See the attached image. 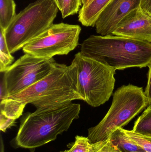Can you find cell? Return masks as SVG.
<instances>
[{
  "mask_svg": "<svg viewBox=\"0 0 151 152\" xmlns=\"http://www.w3.org/2000/svg\"><path fill=\"white\" fill-rule=\"evenodd\" d=\"M26 105L31 104L35 112L47 110L84 98L80 89L78 69L74 62L69 66L56 63L45 77L22 92L8 96Z\"/></svg>",
  "mask_w": 151,
  "mask_h": 152,
  "instance_id": "cell-1",
  "label": "cell"
},
{
  "mask_svg": "<svg viewBox=\"0 0 151 152\" xmlns=\"http://www.w3.org/2000/svg\"><path fill=\"white\" fill-rule=\"evenodd\" d=\"M81 106L71 102L41 112L27 113L21 119L13 143L17 148L33 152L57 138L79 118Z\"/></svg>",
  "mask_w": 151,
  "mask_h": 152,
  "instance_id": "cell-2",
  "label": "cell"
},
{
  "mask_svg": "<svg viewBox=\"0 0 151 152\" xmlns=\"http://www.w3.org/2000/svg\"><path fill=\"white\" fill-rule=\"evenodd\" d=\"M81 52L116 71L148 66L151 43L120 36L91 35L83 41Z\"/></svg>",
  "mask_w": 151,
  "mask_h": 152,
  "instance_id": "cell-3",
  "label": "cell"
},
{
  "mask_svg": "<svg viewBox=\"0 0 151 152\" xmlns=\"http://www.w3.org/2000/svg\"><path fill=\"white\" fill-rule=\"evenodd\" d=\"M149 102L142 88L128 85L118 88L104 118L95 126L88 129V137L91 143L109 139L113 133L122 128L148 107Z\"/></svg>",
  "mask_w": 151,
  "mask_h": 152,
  "instance_id": "cell-4",
  "label": "cell"
},
{
  "mask_svg": "<svg viewBox=\"0 0 151 152\" xmlns=\"http://www.w3.org/2000/svg\"><path fill=\"white\" fill-rule=\"evenodd\" d=\"M59 10L53 0H36L17 14L5 31L11 53L23 49L52 26Z\"/></svg>",
  "mask_w": 151,
  "mask_h": 152,
  "instance_id": "cell-5",
  "label": "cell"
},
{
  "mask_svg": "<svg viewBox=\"0 0 151 152\" xmlns=\"http://www.w3.org/2000/svg\"><path fill=\"white\" fill-rule=\"evenodd\" d=\"M78 69V80L84 102L94 107L105 103L113 93L115 70L79 52L72 61Z\"/></svg>",
  "mask_w": 151,
  "mask_h": 152,
  "instance_id": "cell-6",
  "label": "cell"
},
{
  "mask_svg": "<svg viewBox=\"0 0 151 152\" xmlns=\"http://www.w3.org/2000/svg\"><path fill=\"white\" fill-rule=\"evenodd\" d=\"M81 28L79 25L53 24L23 47L25 53L49 59L56 55H66L79 44Z\"/></svg>",
  "mask_w": 151,
  "mask_h": 152,
  "instance_id": "cell-7",
  "label": "cell"
},
{
  "mask_svg": "<svg viewBox=\"0 0 151 152\" xmlns=\"http://www.w3.org/2000/svg\"><path fill=\"white\" fill-rule=\"evenodd\" d=\"M56 63L53 58L45 59L25 53L3 73L7 96L18 94L45 77Z\"/></svg>",
  "mask_w": 151,
  "mask_h": 152,
  "instance_id": "cell-8",
  "label": "cell"
},
{
  "mask_svg": "<svg viewBox=\"0 0 151 152\" xmlns=\"http://www.w3.org/2000/svg\"><path fill=\"white\" fill-rule=\"evenodd\" d=\"M141 2V0H111L96 22L97 33L103 36L112 35L127 15L140 8Z\"/></svg>",
  "mask_w": 151,
  "mask_h": 152,
  "instance_id": "cell-9",
  "label": "cell"
},
{
  "mask_svg": "<svg viewBox=\"0 0 151 152\" xmlns=\"http://www.w3.org/2000/svg\"><path fill=\"white\" fill-rule=\"evenodd\" d=\"M112 35L151 43V17L136 9L121 21Z\"/></svg>",
  "mask_w": 151,
  "mask_h": 152,
  "instance_id": "cell-10",
  "label": "cell"
},
{
  "mask_svg": "<svg viewBox=\"0 0 151 152\" xmlns=\"http://www.w3.org/2000/svg\"><path fill=\"white\" fill-rule=\"evenodd\" d=\"M111 1L92 0L87 4L82 5L78 13L79 21L84 26H95L99 15Z\"/></svg>",
  "mask_w": 151,
  "mask_h": 152,
  "instance_id": "cell-11",
  "label": "cell"
},
{
  "mask_svg": "<svg viewBox=\"0 0 151 152\" xmlns=\"http://www.w3.org/2000/svg\"><path fill=\"white\" fill-rule=\"evenodd\" d=\"M109 138L121 152H146L126 135L123 129H117Z\"/></svg>",
  "mask_w": 151,
  "mask_h": 152,
  "instance_id": "cell-12",
  "label": "cell"
},
{
  "mask_svg": "<svg viewBox=\"0 0 151 152\" xmlns=\"http://www.w3.org/2000/svg\"><path fill=\"white\" fill-rule=\"evenodd\" d=\"M26 105L21 102L7 97L1 101V114L16 120L22 115Z\"/></svg>",
  "mask_w": 151,
  "mask_h": 152,
  "instance_id": "cell-13",
  "label": "cell"
},
{
  "mask_svg": "<svg viewBox=\"0 0 151 152\" xmlns=\"http://www.w3.org/2000/svg\"><path fill=\"white\" fill-rule=\"evenodd\" d=\"M14 0H0V28L5 31L17 14Z\"/></svg>",
  "mask_w": 151,
  "mask_h": 152,
  "instance_id": "cell-14",
  "label": "cell"
},
{
  "mask_svg": "<svg viewBox=\"0 0 151 152\" xmlns=\"http://www.w3.org/2000/svg\"><path fill=\"white\" fill-rule=\"evenodd\" d=\"M14 58L9 50L5 31L0 28V72L4 73L12 65Z\"/></svg>",
  "mask_w": 151,
  "mask_h": 152,
  "instance_id": "cell-15",
  "label": "cell"
},
{
  "mask_svg": "<svg viewBox=\"0 0 151 152\" xmlns=\"http://www.w3.org/2000/svg\"><path fill=\"white\" fill-rule=\"evenodd\" d=\"M133 131L151 137V107H147L135 122Z\"/></svg>",
  "mask_w": 151,
  "mask_h": 152,
  "instance_id": "cell-16",
  "label": "cell"
},
{
  "mask_svg": "<svg viewBox=\"0 0 151 152\" xmlns=\"http://www.w3.org/2000/svg\"><path fill=\"white\" fill-rule=\"evenodd\" d=\"M126 135L131 140L142 147L146 152H151V137L135 133L133 130L124 129Z\"/></svg>",
  "mask_w": 151,
  "mask_h": 152,
  "instance_id": "cell-17",
  "label": "cell"
},
{
  "mask_svg": "<svg viewBox=\"0 0 151 152\" xmlns=\"http://www.w3.org/2000/svg\"><path fill=\"white\" fill-rule=\"evenodd\" d=\"M82 5V0H63L61 11L63 18L79 13Z\"/></svg>",
  "mask_w": 151,
  "mask_h": 152,
  "instance_id": "cell-18",
  "label": "cell"
},
{
  "mask_svg": "<svg viewBox=\"0 0 151 152\" xmlns=\"http://www.w3.org/2000/svg\"><path fill=\"white\" fill-rule=\"evenodd\" d=\"M92 143L88 137L76 136L75 140L68 152H91Z\"/></svg>",
  "mask_w": 151,
  "mask_h": 152,
  "instance_id": "cell-19",
  "label": "cell"
},
{
  "mask_svg": "<svg viewBox=\"0 0 151 152\" xmlns=\"http://www.w3.org/2000/svg\"><path fill=\"white\" fill-rule=\"evenodd\" d=\"M91 152H121L110 139L92 144Z\"/></svg>",
  "mask_w": 151,
  "mask_h": 152,
  "instance_id": "cell-20",
  "label": "cell"
},
{
  "mask_svg": "<svg viewBox=\"0 0 151 152\" xmlns=\"http://www.w3.org/2000/svg\"><path fill=\"white\" fill-rule=\"evenodd\" d=\"M15 120L12 119L5 117L4 115H0V129L1 131L5 132L8 129L14 125Z\"/></svg>",
  "mask_w": 151,
  "mask_h": 152,
  "instance_id": "cell-21",
  "label": "cell"
},
{
  "mask_svg": "<svg viewBox=\"0 0 151 152\" xmlns=\"http://www.w3.org/2000/svg\"><path fill=\"white\" fill-rule=\"evenodd\" d=\"M140 8L143 12L151 17V0H141Z\"/></svg>",
  "mask_w": 151,
  "mask_h": 152,
  "instance_id": "cell-22",
  "label": "cell"
},
{
  "mask_svg": "<svg viewBox=\"0 0 151 152\" xmlns=\"http://www.w3.org/2000/svg\"><path fill=\"white\" fill-rule=\"evenodd\" d=\"M148 67L149 68V75H148V80L147 85L145 88V93L146 97L148 98L149 102L151 100V62L149 64Z\"/></svg>",
  "mask_w": 151,
  "mask_h": 152,
  "instance_id": "cell-23",
  "label": "cell"
},
{
  "mask_svg": "<svg viewBox=\"0 0 151 152\" xmlns=\"http://www.w3.org/2000/svg\"><path fill=\"white\" fill-rule=\"evenodd\" d=\"M57 6L58 8L59 9V10L61 11L62 9V5H63V0H53Z\"/></svg>",
  "mask_w": 151,
  "mask_h": 152,
  "instance_id": "cell-24",
  "label": "cell"
},
{
  "mask_svg": "<svg viewBox=\"0 0 151 152\" xmlns=\"http://www.w3.org/2000/svg\"><path fill=\"white\" fill-rule=\"evenodd\" d=\"M92 0H82V5H85L90 2Z\"/></svg>",
  "mask_w": 151,
  "mask_h": 152,
  "instance_id": "cell-25",
  "label": "cell"
},
{
  "mask_svg": "<svg viewBox=\"0 0 151 152\" xmlns=\"http://www.w3.org/2000/svg\"><path fill=\"white\" fill-rule=\"evenodd\" d=\"M148 107H151V100L149 102V104H148Z\"/></svg>",
  "mask_w": 151,
  "mask_h": 152,
  "instance_id": "cell-26",
  "label": "cell"
},
{
  "mask_svg": "<svg viewBox=\"0 0 151 152\" xmlns=\"http://www.w3.org/2000/svg\"><path fill=\"white\" fill-rule=\"evenodd\" d=\"M60 152H68V151H67V150H66V151H62Z\"/></svg>",
  "mask_w": 151,
  "mask_h": 152,
  "instance_id": "cell-27",
  "label": "cell"
}]
</instances>
